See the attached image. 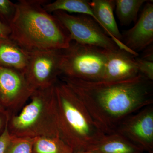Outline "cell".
<instances>
[{
	"instance_id": "cell-20",
	"label": "cell",
	"mask_w": 153,
	"mask_h": 153,
	"mask_svg": "<svg viewBox=\"0 0 153 153\" xmlns=\"http://www.w3.org/2000/svg\"><path fill=\"white\" fill-rule=\"evenodd\" d=\"M11 139V136L7 128V125L4 131L0 136V153H5Z\"/></svg>"
},
{
	"instance_id": "cell-6",
	"label": "cell",
	"mask_w": 153,
	"mask_h": 153,
	"mask_svg": "<svg viewBox=\"0 0 153 153\" xmlns=\"http://www.w3.org/2000/svg\"><path fill=\"white\" fill-rule=\"evenodd\" d=\"M52 13L68 31L72 41L108 50L119 48L91 17L81 14L71 15L61 11Z\"/></svg>"
},
{
	"instance_id": "cell-17",
	"label": "cell",
	"mask_w": 153,
	"mask_h": 153,
	"mask_svg": "<svg viewBox=\"0 0 153 153\" xmlns=\"http://www.w3.org/2000/svg\"><path fill=\"white\" fill-rule=\"evenodd\" d=\"M33 139L11 136L5 153H32Z\"/></svg>"
},
{
	"instance_id": "cell-9",
	"label": "cell",
	"mask_w": 153,
	"mask_h": 153,
	"mask_svg": "<svg viewBox=\"0 0 153 153\" xmlns=\"http://www.w3.org/2000/svg\"><path fill=\"white\" fill-rule=\"evenodd\" d=\"M115 132L125 137L144 152L153 153V104L145 107L126 118Z\"/></svg>"
},
{
	"instance_id": "cell-21",
	"label": "cell",
	"mask_w": 153,
	"mask_h": 153,
	"mask_svg": "<svg viewBox=\"0 0 153 153\" xmlns=\"http://www.w3.org/2000/svg\"><path fill=\"white\" fill-rule=\"evenodd\" d=\"M11 30L10 26L0 19V39L10 38Z\"/></svg>"
},
{
	"instance_id": "cell-24",
	"label": "cell",
	"mask_w": 153,
	"mask_h": 153,
	"mask_svg": "<svg viewBox=\"0 0 153 153\" xmlns=\"http://www.w3.org/2000/svg\"><path fill=\"white\" fill-rule=\"evenodd\" d=\"M7 111L1 105H0V112H4V111Z\"/></svg>"
},
{
	"instance_id": "cell-3",
	"label": "cell",
	"mask_w": 153,
	"mask_h": 153,
	"mask_svg": "<svg viewBox=\"0 0 153 153\" xmlns=\"http://www.w3.org/2000/svg\"><path fill=\"white\" fill-rule=\"evenodd\" d=\"M59 137L73 152H87L105 136L85 105L66 83L55 85Z\"/></svg>"
},
{
	"instance_id": "cell-1",
	"label": "cell",
	"mask_w": 153,
	"mask_h": 153,
	"mask_svg": "<svg viewBox=\"0 0 153 153\" xmlns=\"http://www.w3.org/2000/svg\"><path fill=\"white\" fill-rule=\"evenodd\" d=\"M60 77L79 97L105 135L114 133L126 118L153 104V81L140 73L118 81Z\"/></svg>"
},
{
	"instance_id": "cell-2",
	"label": "cell",
	"mask_w": 153,
	"mask_h": 153,
	"mask_svg": "<svg viewBox=\"0 0 153 153\" xmlns=\"http://www.w3.org/2000/svg\"><path fill=\"white\" fill-rule=\"evenodd\" d=\"M48 2L20 0L16 3L10 38L27 52L63 50L72 41L60 21L44 9Z\"/></svg>"
},
{
	"instance_id": "cell-16",
	"label": "cell",
	"mask_w": 153,
	"mask_h": 153,
	"mask_svg": "<svg viewBox=\"0 0 153 153\" xmlns=\"http://www.w3.org/2000/svg\"><path fill=\"white\" fill-rule=\"evenodd\" d=\"M32 153H74L59 137H38L33 139Z\"/></svg>"
},
{
	"instance_id": "cell-7",
	"label": "cell",
	"mask_w": 153,
	"mask_h": 153,
	"mask_svg": "<svg viewBox=\"0 0 153 153\" xmlns=\"http://www.w3.org/2000/svg\"><path fill=\"white\" fill-rule=\"evenodd\" d=\"M62 50L37 51L30 52L25 75L33 90L54 86L61 75Z\"/></svg>"
},
{
	"instance_id": "cell-5",
	"label": "cell",
	"mask_w": 153,
	"mask_h": 153,
	"mask_svg": "<svg viewBox=\"0 0 153 153\" xmlns=\"http://www.w3.org/2000/svg\"><path fill=\"white\" fill-rule=\"evenodd\" d=\"M107 51L72 41L62 50L60 76L86 81L101 80Z\"/></svg>"
},
{
	"instance_id": "cell-4",
	"label": "cell",
	"mask_w": 153,
	"mask_h": 153,
	"mask_svg": "<svg viewBox=\"0 0 153 153\" xmlns=\"http://www.w3.org/2000/svg\"><path fill=\"white\" fill-rule=\"evenodd\" d=\"M29 100L19 112L9 113L7 128L11 136L59 137L55 85L34 91Z\"/></svg>"
},
{
	"instance_id": "cell-18",
	"label": "cell",
	"mask_w": 153,
	"mask_h": 153,
	"mask_svg": "<svg viewBox=\"0 0 153 153\" xmlns=\"http://www.w3.org/2000/svg\"><path fill=\"white\" fill-rule=\"evenodd\" d=\"M16 11V4L9 0H0V19L10 25Z\"/></svg>"
},
{
	"instance_id": "cell-19",
	"label": "cell",
	"mask_w": 153,
	"mask_h": 153,
	"mask_svg": "<svg viewBox=\"0 0 153 153\" xmlns=\"http://www.w3.org/2000/svg\"><path fill=\"white\" fill-rule=\"evenodd\" d=\"M136 61L140 73L151 81H153V62L137 58Z\"/></svg>"
},
{
	"instance_id": "cell-15",
	"label": "cell",
	"mask_w": 153,
	"mask_h": 153,
	"mask_svg": "<svg viewBox=\"0 0 153 153\" xmlns=\"http://www.w3.org/2000/svg\"><path fill=\"white\" fill-rule=\"evenodd\" d=\"M146 0H115V9L120 25L127 26L136 22L140 9Z\"/></svg>"
},
{
	"instance_id": "cell-23",
	"label": "cell",
	"mask_w": 153,
	"mask_h": 153,
	"mask_svg": "<svg viewBox=\"0 0 153 153\" xmlns=\"http://www.w3.org/2000/svg\"><path fill=\"white\" fill-rule=\"evenodd\" d=\"M143 56L142 59L153 62V50L152 45L145 49Z\"/></svg>"
},
{
	"instance_id": "cell-13",
	"label": "cell",
	"mask_w": 153,
	"mask_h": 153,
	"mask_svg": "<svg viewBox=\"0 0 153 153\" xmlns=\"http://www.w3.org/2000/svg\"><path fill=\"white\" fill-rule=\"evenodd\" d=\"M30 52L22 49L10 38L0 39V66L12 68L25 74Z\"/></svg>"
},
{
	"instance_id": "cell-8",
	"label": "cell",
	"mask_w": 153,
	"mask_h": 153,
	"mask_svg": "<svg viewBox=\"0 0 153 153\" xmlns=\"http://www.w3.org/2000/svg\"><path fill=\"white\" fill-rule=\"evenodd\" d=\"M34 91L24 73L0 66V105L9 113L21 110Z\"/></svg>"
},
{
	"instance_id": "cell-10",
	"label": "cell",
	"mask_w": 153,
	"mask_h": 153,
	"mask_svg": "<svg viewBox=\"0 0 153 153\" xmlns=\"http://www.w3.org/2000/svg\"><path fill=\"white\" fill-rule=\"evenodd\" d=\"M153 2L148 1L134 26L122 35V42L135 53L145 50L153 44Z\"/></svg>"
},
{
	"instance_id": "cell-25",
	"label": "cell",
	"mask_w": 153,
	"mask_h": 153,
	"mask_svg": "<svg viewBox=\"0 0 153 153\" xmlns=\"http://www.w3.org/2000/svg\"><path fill=\"white\" fill-rule=\"evenodd\" d=\"M91 153L88 152H77V153Z\"/></svg>"
},
{
	"instance_id": "cell-14",
	"label": "cell",
	"mask_w": 153,
	"mask_h": 153,
	"mask_svg": "<svg viewBox=\"0 0 153 153\" xmlns=\"http://www.w3.org/2000/svg\"><path fill=\"white\" fill-rule=\"evenodd\" d=\"M139 147L120 134H106L87 152L91 153H143Z\"/></svg>"
},
{
	"instance_id": "cell-12",
	"label": "cell",
	"mask_w": 153,
	"mask_h": 153,
	"mask_svg": "<svg viewBox=\"0 0 153 153\" xmlns=\"http://www.w3.org/2000/svg\"><path fill=\"white\" fill-rule=\"evenodd\" d=\"M89 4L97 20V23L117 47L135 56H138V54L129 49L122 42V35L119 30L114 14L115 1L93 0L89 2Z\"/></svg>"
},
{
	"instance_id": "cell-22",
	"label": "cell",
	"mask_w": 153,
	"mask_h": 153,
	"mask_svg": "<svg viewBox=\"0 0 153 153\" xmlns=\"http://www.w3.org/2000/svg\"><path fill=\"white\" fill-rule=\"evenodd\" d=\"M9 112L7 111L0 112V136L4 131L8 120Z\"/></svg>"
},
{
	"instance_id": "cell-11",
	"label": "cell",
	"mask_w": 153,
	"mask_h": 153,
	"mask_svg": "<svg viewBox=\"0 0 153 153\" xmlns=\"http://www.w3.org/2000/svg\"><path fill=\"white\" fill-rule=\"evenodd\" d=\"M136 56L120 48L108 50L101 80L118 81L132 78L140 74Z\"/></svg>"
}]
</instances>
